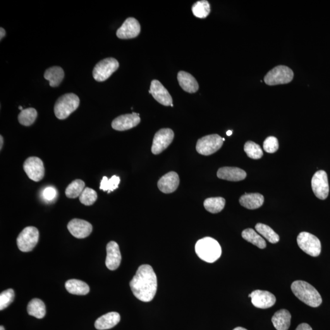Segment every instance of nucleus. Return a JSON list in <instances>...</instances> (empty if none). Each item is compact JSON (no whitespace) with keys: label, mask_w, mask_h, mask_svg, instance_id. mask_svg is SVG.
Listing matches in <instances>:
<instances>
[{"label":"nucleus","mask_w":330,"mask_h":330,"mask_svg":"<svg viewBox=\"0 0 330 330\" xmlns=\"http://www.w3.org/2000/svg\"><path fill=\"white\" fill-rule=\"evenodd\" d=\"M233 134V131L232 130H228L226 132V135L228 136H231Z\"/></svg>","instance_id":"nucleus-44"},{"label":"nucleus","mask_w":330,"mask_h":330,"mask_svg":"<svg viewBox=\"0 0 330 330\" xmlns=\"http://www.w3.org/2000/svg\"><path fill=\"white\" fill-rule=\"evenodd\" d=\"M312 186L315 197L321 200L327 199L329 194V184L326 172L317 171L312 177Z\"/></svg>","instance_id":"nucleus-12"},{"label":"nucleus","mask_w":330,"mask_h":330,"mask_svg":"<svg viewBox=\"0 0 330 330\" xmlns=\"http://www.w3.org/2000/svg\"><path fill=\"white\" fill-rule=\"evenodd\" d=\"M56 197V190L55 188L49 186L45 189L43 191V197L47 201H52L54 200Z\"/></svg>","instance_id":"nucleus-39"},{"label":"nucleus","mask_w":330,"mask_h":330,"mask_svg":"<svg viewBox=\"0 0 330 330\" xmlns=\"http://www.w3.org/2000/svg\"><path fill=\"white\" fill-rule=\"evenodd\" d=\"M80 99L73 93L61 95L55 103L54 112L56 118L63 120L68 118L73 112L78 109Z\"/></svg>","instance_id":"nucleus-4"},{"label":"nucleus","mask_w":330,"mask_h":330,"mask_svg":"<svg viewBox=\"0 0 330 330\" xmlns=\"http://www.w3.org/2000/svg\"><path fill=\"white\" fill-rule=\"evenodd\" d=\"M293 70L288 66H278L267 73L264 82L269 86L288 84L293 81Z\"/></svg>","instance_id":"nucleus-5"},{"label":"nucleus","mask_w":330,"mask_h":330,"mask_svg":"<svg viewBox=\"0 0 330 330\" xmlns=\"http://www.w3.org/2000/svg\"><path fill=\"white\" fill-rule=\"evenodd\" d=\"M233 330H248L245 329H244L243 327H237L235 329H234Z\"/></svg>","instance_id":"nucleus-43"},{"label":"nucleus","mask_w":330,"mask_h":330,"mask_svg":"<svg viewBox=\"0 0 330 330\" xmlns=\"http://www.w3.org/2000/svg\"><path fill=\"white\" fill-rule=\"evenodd\" d=\"M39 233L37 228L26 227L17 238L18 249L22 252H30L34 249L39 241Z\"/></svg>","instance_id":"nucleus-7"},{"label":"nucleus","mask_w":330,"mask_h":330,"mask_svg":"<svg viewBox=\"0 0 330 330\" xmlns=\"http://www.w3.org/2000/svg\"><path fill=\"white\" fill-rule=\"evenodd\" d=\"M226 201L223 198H209L204 202L205 209L212 214H217L221 211L225 206Z\"/></svg>","instance_id":"nucleus-29"},{"label":"nucleus","mask_w":330,"mask_h":330,"mask_svg":"<svg viewBox=\"0 0 330 330\" xmlns=\"http://www.w3.org/2000/svg\"><path fill=\"white\" fill-rule=\"evenodd\" d=\"M180 180L176 172L171 171L165 174L158 182V187L164 193H173L178 188Z\"/></svg>","instance_id":"nucleus-19"},{"label":"nucleus","mask_w":330,"mask_h":330,"mask_svg":"<svg viewBox=\"0 0 330 330\" xmlns=\"http://www.w3.org/2000/svg\"><path fill=\"white\" fill-rule=\"evenodd\" d=\"M223 142L221 136L212 134L198 140L196 149L200 154L208 156L217 152L223 146Z\"/></svg>","instance_id":"nucleus-8"},{"label":"nucleus","mask_w":330,"mask_h":330,"mask_svg":"<svg viewBox=\"0 0 330 330\" xmlns=\"http://www.w3.org/2000/svg\"><path fill=\"white\" fill-rule=\"evenodd\" d=\"M15 297L13 289H7L0 294V310L2 311L10 305Z\"/></svg>","instance_id":"nucleus-37"},{"label":"nucleus","mask_w":330,"mask_h":330,"mask_svg":"<svg viewBox=\"0 0 330 330\" xmlns=\"http://www.w3.org/2000/svg\"><path fill=\"white\" fill-rule=\"evenodd\" d=\"M140 114L134 113L123 114L117 117L111 123L112 128L118 131L129 130L137 126L140 123Z\"/></svg>","instance_id":"nucleus-14"},{"label":"nucleus","mask_w":330,"mask_h":330,"mask_svg":"<svg viewBox=\"0 0 330 330\" xmlns=\"http://www.w3.org/2000/svg\"><path fill=\"white\" fill-rule=\"evenodd\" d=\"M6 36V31L3 28H0V39H3V38Z\"/></svg>","instance_id":"nucleus-41"},{"label":"nucleus","mask_w":330,"mask_h":330,"mask_svg":"<svg viewBox=\"0 0 330 330\" xmlns=\"http://www.w3.org/2000/svg\"><path fill=\"white\" fill-rule=\"evenodd\" d=\"M64 77L63 69L59 66H53L47 69L44 78L49 81L51 87H57L61 84Z\"/></svg>","instance_id":"nucleus-25"},{"label":"nucleus","mask_w":330,"mask_h":330,"mask_svg":"<svg viewBox=\"0 0 330 330\" xmlns=\"http://www.w3.org/2000/svg\"><path fill=\"white\" fill-rule=\"evenodd\" d=\"M23 169L31 180L39 182L44 178L45 168L42 160L37 157L28 158L24 162Z\"/></svg>","instance_id":"nucleus-11"},{"label":"nucleus","mask_w":330,"mask_h":330,"mask_svg":"<svg viewBox=\"0 0 330 330\" xmlns=\"http://www.w3.org/2000/svg\"><path fill=\"white\" fill-rule=\"evenodd\" d=\"M291 290L299 300L311 307L317 308L322 303V298L315 288L307 282L294 281Z\"/></svg>","instance_id":"nucleus-2"},{"label":"nucleus","mask_w":330,"mask_h":330,"mask_svg":"<svg viewBox=\"0 0 330 330\" xmlns=\"http://www.w3.org/2000/svg\"><path fill=\"white\" fill-rule=\"evenodd\" d=\"M218 178L223 180L238 182L246 178V172L237 167H223L217 172Z\"/></svg>","instance_id":"nucleus-20"},{"label":"nucleus","mask_w":330,"mask_h":330,"mask_svg":"<svg viewBox=\"0 0 330 330\" xmlns=\"http://www.w3.org/2000/svg\"><path fill=\"white\" fill-rule=\"evenodd\" d=\"M241 236L245 240L257 246L260 249H264L266 247V241L254 229L251 228L245 229L241 233Z\"/></svg>","instance_id":"nucleus-28"},{"label":"nucleus","mask_w":330,"mask_h":330,"mask_svg":"<svg viewBox=\"0 0 330 330\" xmlns=\"http://www.w3.org/2000/svg\"><path fill=\"white\" fill-rule=\"evenodd\" d=\"M256 230L260 235L266 238L270 243H276L279 241V237L270 226L262 223H257L255 226Z\"/></svg>","instance_id":"nucleus-32"},{"label":"nucleus","mask_w":330,"mask_h":330,"mask_svg":"<svg viewBox=\"0 0 330 330\" xmlns=\"http://www.w3.org/2000/svg\"><path fill=\"white\" fill-rule=\"evenodd\" d=\"M297 243L300 249L308 255L317 257L321 253V243L316 236L307 232H302L297 237Z\"/></svg>","instance_id":"nucleus-6"},{"label":"nucleus","mask_w":330,"mask_h":330,"mask_svg":"<svg viewBox=\"0 0 330 330\" xmlns=\"http://www.w3.org/2000/svg\"><path fill=\"white\" fill-rule=\"evenodd\" d=\"M239 202L246 209H257L264 204V198L260 193H245L241 196Z\"/></svg>","instance_id":"nucleus-23"},{"label":"nucleus","mask_w":330,"mask_h":330,"mask_svg":"<svg viewBox=\"0 0 330 330\" xmlns=\"http://www.w3.org/2000/svg\"><path fill=\"white\" fill-rule=\"evenodd\" d=\"M121 262V255L118 244L115 241H110L107 246V258L105 264L110 270H115Z\"/></svg>","instance_id":"nucleus-18"},{"label":"nucleus","mask_w":330,"mask_h":330,"mask_svg":"<svg viewBox=\"0 0 330 330\" xmlns=\"http://www.w3.org/2000/svg\"><path fill=\"white\" fill-rule=\"evenodd\" d=\"M195 252L201 259L206 262L213 263L221 257V248L216 240L207 237L197 241Z\"/></svg>","instance_id":"nucleus-3"},{"label":"nucleus","mask_w":330,"mask_h":330,"mask_svg":"<svg viewBox=\"0 0 330 330\" xmlns=\"http://www.w3.org/2000/svg\"><path fill=\"white\" fill-rule=\"evenodd\" d=\"M0 142H1V145H0V149H2V147L3 145V138L2 135L0 136Z\"/></svg>","instance_id":"nucleus-42"},{"label":"nucleus","mask_w":330,"mask_h":330,"mask_svg":"<svg viewBox=\"0 0 330 330\" xmlns=\"http://www.w3.org/2000/svg\"><path fill=\"white\" fill-rule=\"evenodd\" d=\"M244 150L248 157L252 159H260L263 156V151L260 146L251 141L245 143Z\"/></svg>","instance_id":"nucleus-35"},{"label":"nucleus","mask_w":330,"mask_h":330,"mask_svg":"<svg viewBox=\"0 0 330 330\" xmlns=\"http://www.w3.org/2000/svg\"><path fill=\"white\" fill-rule=\"evenodd\" d=\"M291 320V313L284 309L275 312L272 319L273 325L276 330H288L290 327Z\"/></svg>","instance_id":"nucleus-24"},{"label":"nucleus","mask_w":330,"mask_h":330,"mask_svg":"<svg viewBox=\"0 0 330 330\" xmlns=\"http://www.w3.org/2000/svg\"><path fill=\"white\" fill-rule=\"evenodd\" d=\"M178 80L179 85L186 92L195 93L199 90V85L196 78L186 72H179Z\"/></svg>","instance_id":"nucleus-22"},{"label":"nucleus","mask_w":330,"mask_h":330,"mask_svg":"<svg viewBox=\"0 0 330 330\" xmlns=\"http://www.w3.org/2000/svg\"><path fill=\"white\" fill-rule=\"evenodd\" d=\"M121 179L119 176H113L110 179L104 176L100 183V189L104 191H108V193L112 192L118 188Z\"/></svg>","instance_id":"nucleus-34"},{"label":"nucleus","mask_w":330,"mask_h":330,"mask_svg":"<svg viewBox=\"0 0 330 330\" xmlns=\"http://www.w3.org/2000/svg\"><path fill=\"white\" fill-rule=\"evenodd\" d=\"M119 67V62L115 58H107L103 59L93 69V77L95 81L99 82L107 80L112 74L118 70Z\"/></svg>","instance_id":"nucleus-9"},{"label":"nucleus","mask_w":330,"mask_h":330,"mask_svg":"<svg viewBox=\"0 0 330 330\" xmlns=\"http://www.w3.org/2000/svg\"><path fill=\"white\" fill-rule=\"evenodd\" d=\"M28 314L37 319H42L46 314L44 303L39 298H34L30 301L27 307Z\"/></svg>","instance_id":"nucleus-27"},{"label":"nucleus","mask_w":330,"mask_h":330,"mask_svg":"<svg viewBox=\"0 0 330 330\" xmlns=\"http://www.w3.org/2000/svg\"><path fill=\"white\" fill-rule=\"evenodd\" d=\"M18 109H19V110H20L21 111H22V110H24V109H23V107H21V106H19V107H18Z\"/></svg>","instance_id":"nucleus-45"},{"label":"nucleus","mask_w":330,"mask_h":330,"mask_svg":"<svg viewBox=\"0 0 330 330\" xmlns=\"http://www.w3.org/2000/svg\"><path fill=\"white\" fill-rule=\"evenodd\" d=\"M263 147L265 152L268 153H275L278 150V140L275 136H269L263 143Z\"/></svg>","instance_id":"nucleus-38"},{"label":"nucleus","mask_w":330,"mask_h":330,"mask_svg":"<svg viewBox=\"0 0 330 330\" xmlns=\"http://www.w3.org/2000/svg\"><path fill=\"white\" fill-rule=\"evenodd\" d=\"M173 131L170 128L160 129L155 134L151 150L153 154L158 155L164 151L173 142Z\"/></svg>","instance_id":"nucleus-10"},{"label":"nucleus","mask_w":330,"mask_h":330,"mask_svg":"<svg viewBox=\"0 0 330 330\" xmlns=\"http://www.w3.org/2000/svg\"><path fill=\"white\" fill-rule=\"evenodd\" d=\"M0 330H5L3 326L0 327Z\"/></svg>","instance_id":"nucleus-46"},{"label":"nucleus","mask_w":330,"mask_h":330,"mask_svg":"<svg viewBox=\"0 0 330 330\" xmlns=\"http://www.w3.org/2000/svg\"><path fill=\"white\" fill-rule=\"evenodd\" d=\"M149 92L160 104L166 107L171 106L173 104L171 95L159 80L152 81Z\"/></svg>","instance_id":"nucleus-17"},{"label":"nucleus","mask_w":330,"mask_h":330,"mask_svg":"<svg viewBox=\"0 0 330 330\" xmlns=\"http://www.w3.org/2000/svg\"><path fill=\"white\" fill-rule=\"evenodd\" d=\"M97 199V194L96 191L90 188H85L81 193L79 200L81 204L85 205H92L94 204Z\"/></svg>","instance_id":"nucleus-36"},{"label":"nucleus","mask_w":330,"mask_h":330,"mask_svg":"<svg viewBox=\"0 0 330 330\" xmlns=\"http://www.w3.org/2000/svg\"><path fill=\"white\" fill-rule=\"evenodd\" d=\"M252 298V304L260 309H267L276 303V297L274 294L266 291L256 290L248 295Z\"/></svg>","instance_id":"nucleus-15"},{"label":"nucleus","mask_w":330,"mask_h":330,"mask_svg":"<svg viewBox=\"0 0 330 330\" xmlns=\"http://www.w3.org/2000/svg\"><path fill=\"white\" fill-rule=\"evenodd\" d=\"M68 229L73 237L77 238H85L92 231V224L85 220L74 219L69 221Z\"/></svg>","instance_id":"nucleus-16"},{"label":"nucleus","mask_w":330,"mask_h":330,"mask_svg":"<svg viewBox=\"0 0 330 330\" xmlns=\"http://www.w3.org/2000/svg\"><path fill=\"white\" fill-rule=\"evenodd\" d=\"M66 290L71 294L85 295L90 293V287L85 282L78 279H70L65 284Z\"/></svg>","instance_id":"nucleus-26"},{"label":"nucleus","mask_w":330,"mask_h":330,"mask_svg":"<svg viewBox=\"0 0 330 330\" xmlns=\"http://www.w3.org/2000/svg\"><path fill=\"white\" fill-rule=\"evenodd\" d=\"M295 330H312V329L310 325L303 323V324L299 325Z\"/></svg>","instance_id":"nucleus-40"},{"label":"nucleus","mask_w":330,"mask_h":330,"mask_svg":"<svg viewBox=\"0 0 330 330\" xmlns=\"http://www.w3.org/2000/svg\"><path fill=\"white\" fill-rule=\"evenodd\" d=\"M193 15L200 18H206L210 13V5L206 0L198 1L191 8Z\"/></svg>","instance_id":"nucleus-33"},{"label":"nucleus","mask_w":330,"mask_h":330,"mask_svg":"<svg viewBox=\"0 0 330 330\" xmlns=\"http://www.w3.org/2000/svg\"><path fill=\"white\" fill-rule=\"evenodd\" d=\"M121 320L118 312H111L98 318L95 322V329L99 330L111 329L115 327Z\"/></svg>","instance_id":"nucleus-21"},{"label":"nucleus","mask_w":330,"mask_h":330,"mask_svg":"<svg viewBox=\"0 0 330 330\" xmlns=\"http://www.w3.org/2000/svg\"><path fill=\"white\" fill-rule=\"evenodd\" d=\"M37 117V112L33 108H28L21 111L18 116L19 123L24 126H30L34 124Z\"/></svg>","instance_id":"nucleus-31"},{"label":"nucleus","mask_w":330,"mask_h":330,"mask_svg":"<svg viewBox=\"0 0 330 330\" xmlns=\"http://www.w3.org/2000/svg\"><path fill=\"white\" fill-rule=\"evenodd\" d=\"M133 295L143 302H149L157 293V279L152 267L142 265L138 268L136 275L130 282Z\"/></svg>","instance_id":"nucleus-1"},{"label":"nucleus","mask_w":330,"mask_h":330,"mask_svg":"<svg viewBox=\"0 0 330 330\" xmlns=\"http://www.w3.org/2000/svg\"><path fill=\"white\" fill-rule=\"evenodd\" d=\"M141 32V26L133 18H127L123 25L117 30L116 35L119 39H129L137 37Z\"/></svg>","instance_id":"nucleus-13"},{"label":"nucleus","mask_w":330,"mask_h":330,"mask_svg":"<svg viewBox=\"0 0 330 330\" xmlns=\"http://www.w3.org/2000/svg\"><path fill=\"white\" fill-rule=\"evenodd\" d=\"M85 188V183L81 179H76L72 182L66 188L65 193L66 197L71 199L80 197Z\"/></svg>","instance_id":"nucleus-30"}]
</instances>
